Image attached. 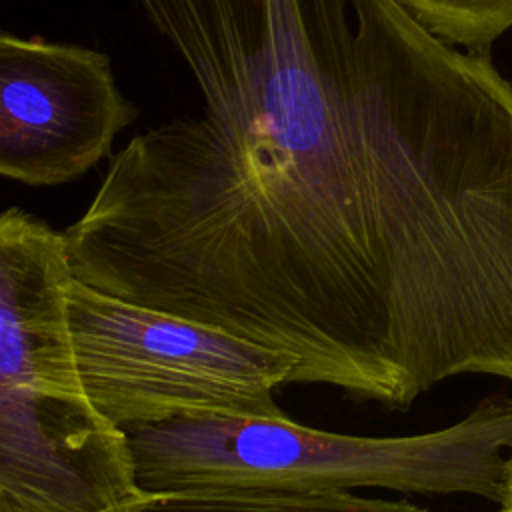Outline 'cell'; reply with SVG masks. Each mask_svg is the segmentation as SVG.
Returning a JSON list of instances; mask_svg holds the SVG:
<instances>
[{
    "label": "cell",
    "mask_w": 512,
    "mask_h": 512,
    "mask_svg": "<svg viewBox=\"0 0 512 512\" xmlns=\"http://www.w3.org/2000/svg\"><path fill=\"white\" fill-rule=\"evenodd\" d=\"M202 114L136 134L74 276L404 410L512 374V84L398 0H134Z\"/></svg>",
    "instance_id": "1"
},
{
    "label": "cell",
    "mask_w": 512,
    "mask_h": 512,
    "mask_svg": "<svg viewBox=\"0 0 512 512\" xmlns=\"http://www.w3.org/2000/svg\"><path fill=\"white\" fill-rule=\"evenodd\" d=\"M146 492L476 494L502 504L512 398H484L466 418L412 436H350L286 418L200 416L128 430Z\"/></svg>",
    "instance_id": "2"
},
{
    "label": "cell",
    "mask_w": 512,
    "mask_h": 512,
    "mask_svg": "<svg viewBox=\"0 0 512 512\" xmlns=\"http://www.w3.org/2000/svg\"><path fill=\"white\" fill-rule=\"evenodd\" d=\"M82 390L112 424L132 430L176 418H286L276 390L294 358L220 328L100 292L68 290Z\"/></svg>",
    "instance_id": "3"
},
{
    "label": "cell",
    "mask_w": 512,
    "mask_h": 512,
    "mask_svg": "<svg viewBox=\"0 0 512 512\" xmlns=\"http://www.w3.org/2000/svg\"><path fill=\"white\" fill-rule=\"evenodd\" d=\"M140 116L106 52L40 36L0 34V174L58 186L110 156Z\"/></svg>",
    "instance_id": "4"
},
{
    "label": "cell",
    "mask_w": 512,
    "mask_h": 512,
    "mask_svg": "<svg viewBox=\"0 0 512 512\" xmlns=\"http://www.w3.org/2000/svg\"><path fill=\"white\" fill-rule=\"evenodd\" d=\"M152 494L84 392L0 386V512H136Z\"/></svg>",
    "instance_id": "5"
},
{
    "label": "cell",
    "mask_w": 512,
    "mask_h": 512,
    "mask_svg": "<svg viewBox=\"0 0 512 512\" xmlns=\"http://www.w3.org/2000/svg\"><path fill=\"white\" fill-rule=\"evenodd\" d=\"M64 232L10 206L0 216V386L84 392L76 368Z\"/></svg>",
    "instance_id": "6"
},
{
    "label": "cell",
    "mask_w": 512,
    "mask_h": 512,
    "mask_svg": "<svg viewBox=\"0 0 512 512\" xmlns=\"http://www.w3.org/2000/svg\"><path fill=\"white\" fill-rule=\"evenodd\" d=\"M136 512H428L408 500L354 492H154Z\"/></svg>",
    "instance_id": "7"
},
{
    "label": "cell",
    "mask_w": 512,
    "mask_h": 512,
    "mask_svg": "<svg viewBox=\"0 0 512 512\" xmlns=\"http://www.w3.org/2000/svg\"><path fill=\"white\" fill-rule=\"evenodd\" d=\"M444 42L484 50L512 30V0H398Z\"/></svg>",
    "instance_id": "8"
},
{
    "label": "cell",
    "mask_w": 512,
    "mask_h": 512,
    "mask_svg": "<svg viewBox=\"0 0 512 512\" xmlns=\"http://www.w3.org/2000/svg\"><path fill=\"white\" fill-rule=\"evenodd\" d=\"M502 512H512V454H510V468H508V486H506V496L502 500Z\"/></svg>",
    "instance_id": "9"
}]
</instances>
